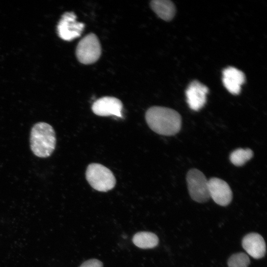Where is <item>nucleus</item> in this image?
Returning a JSON list of instances; mask_svg holds the SVG:
<instances>
[{"label": "nucleus", "instance_id": "1", "mask_svg": "<svg viewBox=\"0 0 267 267\" xmlns=\"http://www.w3.org/2000/svg\"><path fill=\"white\" fill-rule=\"evenodd\" d=\"M149 127L156 133L171 136L178 133L181 126V118L176 110L162 106H152L145 113Z\"/></svg>", "mask_w": 267, "mask_h": 267}, {"label": "nucleus", "instance_id": "2", "mask_svg": "<svg viewBox=\"0 0 267 267\" xmlns=\"http://www.w3.org/2000/svg\"><path fill=\"white\" fill-rule=\"evenodd\" d=\"M30 142L31 149L35 155L41 158L50 156L56 142L54 129L45 122L36 123L31 129Z\"/></svg>", "mask_w": 267, "mask_h": 267}, {"label": "nucleus", "instance_id": "3", "mask_svg": "<svg viewBox=\"0 0 267 267\" xmlns=\"http://www.w3.org/2000/svg\"><path fill=\"white\" fill-rule=\"evenodd\" d=\"M86 177L90 185L101 192L111 190L116 182L113 173L105 166L98 163H91L88 166Z\"/></svg>", "mask_w": 267, "mask_h": 267}, {"label": "nucleus", "instance_id": "4", "mask_svg": "<svg viewBox=\"0 0 267 267\" xmlns=\"http://www.w3.org/2000/svg\"><path fill=\"white\" fill-rule=\"evenodd\" d=\"M101 48L97 37L93 33L88 34L79 42L76 54L80 62L89 64L96 62L100 57Z\"/></svg>", "mask_w": 267, "mask_h": 267}, {"label": "nucleus", "instance_id": "5", "mask_svg": "<svg viewBox=\"0 0 267 267\" xmlns=\"http://www.w3.org/2000/svg\"><path fill=\"white\" fill-rule=\"evenodd\" d=\"M186 181L189 195L194 201L204 203L209 200L208 180L202 172L196 169L190 170Z\"/></svg>", "mask_w": 267, "mask_h": 267}, {"label": "nucleus", "instance_id": "6", "mask_svg": "<svg viewBox=\"0 0 267 267\" xmlns=\"http://www.w3.org/2000/svg\"><path fill=\"white\" fill-rule=\"evenodd\" d=\"M76 18V15L72 12H67L62 15L57 27L58 36L61 39L70 41L82 34L85 25L77 21Z\"/></svg>", "mask_w": 267, "mask_h": 267}, {"label": "nucleus", "instance_id": "7", "mask_svg": "<svg viewBox=\"0 0 267 267\" xmlns=\"http://www.w3.org/2000/svg\"><path fill=\"white\" fill-rule=\"evenodd\" d=\"M121 101L111 96H104L98 99L91 107L92 112L98 116H114L119 118L123 117Z\"/></svg>", "mask_w": 267, "mask_h": 267}, {"label": "nucleus", "instance_id": "8", "mask_svg": "<svg viewBox=\"0 0 267 267\" xmlns=\"http://www.w3.org/2000/svg\"><path fill=\"white\" fill-rule=\"evenodd\" d=\"M210 198L221 206L228 205L232 200V192L229 185L223 180L213 178L208 180Z\"/></svg>", "mask_w": 267, "mask_h": 267}, {"label": "nucleus", "instance_id": "9", "mask_svg": "<svg viewBox=\"0 0 267 267\" xmlns=\"http://www.w3.org/2000/svg\"><path fill=\"white\" fill-rule=\"evenodd\" d=\"M207 87L198 81H192L187 88L185 94L189 107L194 110L201 109L206 102Z\"/></svg>", "mask_w": 267, "mask_h": 267}, {"label": "nucleus", "instance_id": "10", "mask_svg": "<svg viewBox=\"0 0 267 267\" xmlns=\"http://www.w3.org/2000/svg\"><path fill=\"white\" fill-rule=\"evenodd\" d=\"M242 245L246 252L253 258L259 259L264 257L266 245L263 237L257 233H250L245 235Z\"/></svg>", "mask_w": 267, "mask_h": 267}, {"label": "nucleus", "instance_id": "11", "mask_svg": "<svg viewBox=\"0 0 267 267\" xmlns=\"http://www.w3.org/2000/svg\"><path fill=\"white\" fill-rule=\"evenodd\" d=\"M245 80L244 74L238 69L229 67L222 72V82L227 90L233 94H238Z\"/></svg>", "mask_w": 267, "mask_h": 267}, {"label": "nucleus", "instance_id": "12", "mask_svg": "<svg viewBox=\"0 0 267 267\" xmlns=\"http://www.w3.org/2000/svg\"><path fill=\"white\" fill-rule=\"evenodd\" d=\"M150 6L155 13L164 20L170 21L175 16V6L171 0H153L150 2Z\"/></svg>", "mask_w": 267, "mask_h": 267}, {"label": "nucleus", "instance_id": "13", "mask_svg": "<svg viewBox=\"0 0 267 267\" xmlns=\"http://www.w3.org/2000/svg\"><path fill=\"white\" fill-rule=\"evenodd\" d=\"M133 242L137 247L141 249H150L155 247L159 243V239L154 233L147 231H141L135 233Z\"/></svg>", "mask_w": 267, "mask_h": 267}, {"label": "nucleus", "instance_id": "14", "mask_svg": "<svg viewBox=\"0 0 267 267\" xmlns=\"http://www.w3.org/2000/svg\"><path fill=\"white\" fill-rule=\"evenodd\" d=\"M253 156V151L249 148H238L230 155V162L235 166H241L250 160Z\"/></svg>", "mask_w": 267, "mask_h": 267}, {"label": "nucleus", "instance_id": "15", "mask_svg": "<svg viewBox=\"0 0 267 267\" xmlns=\"http://www.w3.org/2000/svg\"><path fill=\"white\" fill-rule=\"evenodd\" d=\"M250 263L249 257L242 252L232 255L227 262L228 267H248Z\"/></svg>", "mask_w": 267, "mask_h": 267}, {"label": "nucleus", "instance_id": "16", "mask_svg": "<svg viewBox=\"0 0 267 267\" xmlns=\"http://www.w3.org/2000/svg\"><path fill=\"white\" fill-rule=\"evenodd\" d=\"M80 267H103V264L99 260L93 259L85 261Z\"/></svg>", "mask_w": 267, "mask_h": 267}]
</instances>
